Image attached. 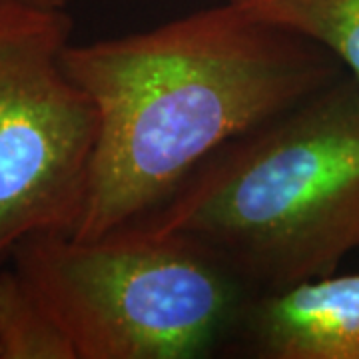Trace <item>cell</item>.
Returning <instances> with one entry per match:
<instances>
[{
	"instance_id": "cell-7",
	"label": "cell",
	"mask_w": 359,
	"mask_h": 359,
	"mask_svg": "<svg viewBox=\"0 0 359 359\" xmlns=\"http://www.w3.org/2000/svg\"><path fill=\"white\" fill-rule=\"evenodd\" d=\"M0 359H76L62 327L11 264L0 269Z\"/></svg>"
},
{
	"instance_id": "cell-3",
	"label": "cell",
	"mask_w": 359,
	"mask_h": 359,
	"mask_svg": "<svg viewBox=\"0 0 359 359\" xmlns=\"http://www.w3.org/2000/svg\"><path fill=\"white\" fill-rule=\"evenodd\" d=\"M8 264L76 359L205 358L230 347L254 297L212 250L182 233H39L16 245Z\"/></svg>"
},
{
	"instance_id": "cell-6",
	"label": "cell",
	"mask_w": 359,
	"mask_h": 359,
	"mask_svg": "<svg viewBox=\"0 0 359 359\" xmlns=\"http://www.w3.org/2000/svg\"><path fill=\"white\" fill-rule=\"evenodd\" d=\"M245 13L332 52L359 84V0H231Z\"/></svg>"
},
{
	"instance_id": "cell-4",
	"label": "cell",
	"mask_w": 359,
	"mask_h": 359,
	"mask_svg": "<svg viewBox=\"0 0 359 359\" xmlns=\"http://www.w3.org/2000/svg\"><path fill=\"white\" fill-rule=\"evenodd\" d=\"M72 28L66 8L0 0V269L82 216L98 116L62 65Z\"/></svg>"
},
{
	"instance_id": "cell-5",
	"label": "cell",
	"mask_w": 359,
	"mask_h": 359,
	"mask_svg": "<svg viewBox=\"0 0 359 359\" xmlns=\"http://www.w3.org/2000/svg\"><path fill=\"white\" fill-rule=\"evenodd\" d=\"M228 349L259 359H359V269L254 295Z\"/></svg>"
},
{
	"instance_id": "cell-1",
	"label": "cell",
	"mask_w": 359,
	"mask_h": 359,
	"mask_svg": "<svg viewBox=\"0 0 359 359\" xmlns=\"http://www.w3.org/2000/svg\"><path fill=\"white\" fill-rule=\"evenodd\" d=\"M62 65L98 116L78 240L140 222L228 142L346 74L332 52L231 0L126 36L70 42Z\"/></svg>"
},
{
	"instance_id": "cell-8",
	"label": "cell",
	"mask_w": 359,
	"mask_h": 359,
	"mask_svg": "<svg viewBox=\"0 0 359 359\" xmlns=\"http://www.w3.org/2000/svg\"><path fill=\"white\" fill-rule=\"evenodd\" d=\"M32 4H40V6H50V8H66L68 0H26Z\"/></svg>"
},
{
	"instance_id": "cell-2",
	"label": "cell",
	"mask_w": 359,
	"mask_h": 359,
	"mask_svg": "<svg viewBox=\"0 0 359 359\" xmlns=\"http://www.w3.org/2000/svg\"><path fill=\"white\" fill-rule=\"evenodd\" d=\"M128 228L192 238L254 295L335 271L359 250V84L346 72L228 142Z\"/></svg>"
}]
</instances>
